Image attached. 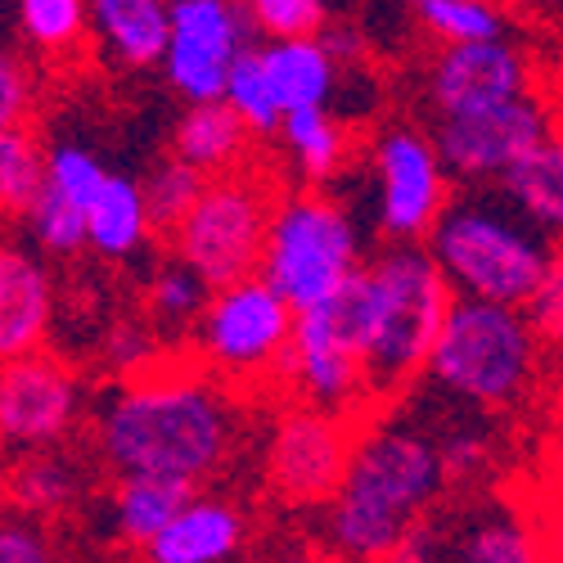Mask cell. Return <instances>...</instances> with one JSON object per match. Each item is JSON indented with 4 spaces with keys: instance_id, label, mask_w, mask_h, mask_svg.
I'll use <instances>...</instances> for the list:
<instances>
[{
    "instance_id": "obj_5",
    "label": "cell",
    "mask_w": 563,
    "mask_h": 563,
    "mask_svg": "<svg viewBox=\"0 0 563 563\" xmlns=\"http://www.w3.org/2000/svg\"><path fill=\"white\" fill-rule=\"evenodd\" d=\"M541 334L523 307L455 298L424 379L492 415L528 401L541 369Z\"/></svg>"
},
{
    "instance_id": "obj_2",
    "label": "cell",
    "mask_w": 563,
    "mask_h": 563,
    "mask_svg": "<svg viewBox=\"0 0 563 563\" xmlns=\"http://www.w3.org/2000/svg\"><path fill=\"white\" fill-rule=\"evenodd\" d=\"M240 424L230 397L190 365H145L100 406L96 446L118 478L203 483L230 460Z\"/></svg>"
},
{
    "instance_id": "obj_6",
    "label": "cell",
    "mask_w": 563,
    "mask_h": 563,
    "mask_svg": "<svg viewBox=\"0 0 563 563\" xmlns=\"http://www.w3.org/2000/svg\"><path fill=\"white\" fill-rule=\"evenodd\" d=\"M361 266V234L339 199L302 190L275 203L262 275L294 302V311L334 298Z\"/></svg>"
},
{
    "instance_id": "obj_36",
    "label": "cell",
    "mask_w": 563,
    "mask_h": 563,
    "mask_svg": "<svg viewBox=\"0 0 563 563\" xmlns=\"http://www.w3.org/2000/svg\"><path fill=\"white\" fill-rule=\"evenodd\" d=\"M0 563H55V545L32 514L0 519Z\"/></svg>"
},
{
    "instance_id": "obj_17",
    "label": "cell",
    "mask_w": 563,
    "mask_h": 563,
    "mask_svg": "<svg viewBox=\"0 0 563 563\" xmlns=\"http://www.w3.org/2000/svg\"><path fill=\"white\" fill-rule=\"evenodd\" d=\"M51 316L55 279L45 262L19 240H0V365L41 352Z\"/></svg>"
},
{
    "instance_id": "obj_29",
    "label": "cell",
    "mask_w": 563,
    "mask_h": 563,
    "mask_svg": "<svg viewBox=\"0 0 563 563\" xmlns=\"http://www.w3.org/2000/svg\"><path fill=\"white\" fill-rule=\"evenodd\" d=\"M415 23L442 45L455 41H496L505 36V14L496 0H406Z\"/></svg>"
},
{
    "instance_id": "obj_28",
    "label": "cell",
    "mask_w": 563,
    "mask_h": 563,
    "mask_svg": "<svg viewBox=\"0 0 563 563\" xmlns=\"http://www.w3.org/2000/svg\"><path fill=\"white\" fill-rule=\"evenodd\" d=\"M203 185L208 176L199 167H190L185 158L167 154L150 167V176L140 180V190H145V208H150V221H154V234H167L172 240V230L190 217V208L199 203L203 195Z\"/></svg>"
},
{
    "instance_id": "obj_41",
    "label": "cell",
    "mask_w": 563,
    "mask_h": 563,
    "mask_svg": "<svg viewBox=\"0 0 563 563\" xmlns=\"http://www.w3.org/2000/svg\"><path fill=\"white\" fill-rule=\"evenodd\" d=\"M0 492H5V474H0Z\"/></svg>"
},
{
    "instance_id": "obj_1",
    "label": "cell",
    "mask_w": 563,
    "mask_h": 563,
    "mask_svg": "<svg viewBox=\"0 0 563 563\" xmlns=\"http://www.w3.org/2000/svg\"><path fill=\"white\" fill-rule=\"evenodd\" d=\"M451 496L438 438L406 401L356 433L347 474L324 500V550L339 563H384Z\"/></svg>"
},
{
    "instance_id": "obj_33",
    "label": "cell",
    "mask_w": 563,
    "mask_h": 563,
    "mask_svg": "<svg viewBox=\"0 0 563 563\" xmlns=\"http://www.w3.org/2000/svg\"><path fill=\"white\" fill-rule=\"evenodd\" d=\"M45 185V154L36 150L32 131L0 126V212H27Z\"/></svg>"
},
{
    "instance_id": "obj_26",
    "label": "cell",
    "mask_w": 563,
    "mask_h": 563,
    "mask_svg": "<svg viewBox=\"0 0 563 563\" xmlns=\"http://www.w3.org/2000/svg\"><path fill=\"white\" fill-rule=\"evenodd\" d=\"M279 145H285L289 163L307 180H320V185L334 180L352 158V135H347V126L334 109L289 113L285 126H279Z\"/></svg>"
},
{
    "instance_id": "obj_38",
    "label": "cell",
    "mask_w": 563,
    "mask_h": 563,
    "mask_svg": "<svg viewBox=\"0 0 563 563\" xmlns=\"http://www.w3.org/2000/svg\"><path fill=\"white\" fill-rule=\"evenodd\" d=\"M32 109V77L14 51L0 45V126H23Z\"/></svg>"
},
{
    "instance_id": "obj_25",
    "label": "cell",
    "mask_w": 563,
    "mask_h": 563,
    "mask_svg": "<svg viewBox=\"0 0 563 563\" xmlns=\"http://www.w3.org/2000/svg\"><path fill=\"white\" fill-rule=\"evenodd\" d=\"M190 500H195V483L158 478V474H126L118 478V492H113L118 532L135 545H150Z\"/></svg>"
},
{
    "instance_id": "obj_14",
    "label": "cell",
    "mask_w": 563,
    "mask_h": 563,
    "mask_svg": "<svg viewBox=\"0 0 563 563\" xmlns=\"http://www.w3.org/2000/svg\"><path fill=\"white\" fill-rule=\"evenodd\" d=\"M81 415V384L45 352L0 365V451L27 455L64 446Z\"/></svg>"
},
{
    "instance_id": "obj_4",
    "label": "cell",
    "mask_w": 563,
    "mask_h": 563,
    "mask_svg": "<svg viewBox=\"0 0 563 563\" xmlns=\"http://www.w3.org/2000/svg\"><path fill=\"white\" fill-rule=\"evenodd\" d=\"M361 275L369 302L361 352L365 401L393 406L429 374V356L455 294L429 244H388L379 257L361 266Z\"/></svg>"
},
{
    "instance_id": "obj_37",
    "label": "cell",
    "mask_w": 563,
    "mask_h": 563,
    "mask_svg": "<svg viewBox=\"0 0 563 563\" xmlns=\"http://www.w3.org/2000/svg\"><path fill=\"white\" fill-rule=\"evenodd\" d=\"M528 316H532V324H537L541 343H545L550 352H563V253H559L554 271L545 275L541 294L528 302Z\"/></svg>"
},
{
    "instance_id": "obj_40",
    "label": "cell",
    "mask_w": 563,
    "mask_h": 563,
    "mask_svg": "<svg viewBox=\"0 0 563 563\" xmlns=\"http://www.w3.org/2000/svg\"><path fill=\"white\" fill-rule=\"evenodd\" d=\"M532 5H545V10H554V5H563V0H532Z\"/></svg>"
},
{
    "instance_id": "obj_39",
    "label": "cell",
    "mask_w": 563,
    "mask_h": 563,
    "mask_svg": "<svg viewBox=\"0 0 563 563\" xmlns=\"http://www.w3.org/2000/svg\"><path fill=\"white\" fill-rule=\"evenodd\" d=\"M262 563H339L330 550H311V545H279V550H271Z\"/></svg>"
},
{
    "instance_id": "obj_15",
    "label": "cell",
    "mask_w": 563,
    "mask_h": 563,
    "mask_svg": "<svg viewBox=\"0 0 563 563\" xmlns=\"http://www.w3.org/2000/svg\"><path fill=\"white\" fill-rule=\"evenodd\" d=\"M545 135H550L545 104L537 96H523V100L492 104L478 113L438 118L433 145L455 185H483V180H496L519 154L541 145Z\"/></svg>"
},
{
    "instance_id": "obj_13",
    "label": "cell",
    "mask_w": 563,
    "mask_h": 563,
    "mask_svg": "<svg viewBox=\"0 0 563 563\" xmlns=\"http://www.w3.org/2000/svg\"><path fill=\"white\" fill-rule=\"evenodd\" d=\"M352 446H356V433H352L347 415L298 406L279 419L275 433H271L266 483L285 505H298V509L324 505L347 474Z\"/></svg>"
},
{
    "instance_id": "obj_34",
    "label": "cell",
    "mask_w": 563,
    "mask_h": 563,
    "mask_svg": "<svg viewBox=\"0 0 563 563\" xmlns=\"http://www.w3.org/2000/svg\"><path fill=\"white\" fill-rule=\"evenodd\" d=\"M45 180H51L55 190H64L86 212L90 203H96L100 185L109 180V167L81 145H55L51 154H45Z\"/></svg>"
},
{
    "instance_id": "obj_27",
    "label": "cell",
    "mask_w": 563,
    "mask_h": 563,
    "mask_svg": "<svg viewBox=\"0 0 563 563\" xmlns=\"http://www.w3.org/2000/svg\"><path fill=\"white\" fill-rule=\"evenodd\" d=\"M145 294H150V316H154V324H158V330H167V334L195 330L199 316H203V307L212 302V285H208V279H203L190 262H180L176 253L150 275Z\"/></svg>"
},
{
    "instance_id": "obj_20",
    "label": "cell",
    "mask_w": 563,
    "mask_h": 563,
    "mask_svg": "<svg viewBox=\"0 0 563 563\" xmlns=\"http://www.w3.org/2000/svg\"><path fill=\"white\" fill-rule=\"evenodd\" d=\"M90 36L122 68L163 64L172 36V0H90Z\"/></svg>"
},
{
    "instance_id": "obj_24",
    "label": "cell",
    "mask_w": 563,
    "mask_h": 563,
    "mask_svg": "<svg viewBox=\"0 0 563 563\" xmlns=\"http://www.w3.org/2000/svg\"><path fill=\"white\" fill-rule=\"evenodd\" d=\"M77 492H81V464L64 446L14 455L10 474H5V496L14 500L19 514H32V519L68 509L77 500Z\"/></svg>"
},
{
    "instance_id": "obj_8",
    "label": "cell",
    "mask_w": 563,
    "mask_h": 563,
    "mask_svg": "<svg viewBox=\"0 0 563 563\" xmlns=\"http://www.w3.org/2000/svg\"><path fill=\"white\" fill-rule=\"evenodd\" d=\"M365 275L356 271L347 285L307 311H298L294 324V343L285 356V379L294 384V393L302 397V406L330 410V415H347L356 419L365 401V369H361V352H365Z\"/></svg>"
},
{
    "instance_id": "obj_10",
    "label": "cell",
    "mask_w": 563,
    "mask_h": 563,
    "mask_svg": "<svg viewBox=\"0 0 563 563\" xmlns=\"http://www.w3.org/2000/svg\"><path fill=\"white\" fill-rule=\"evenodd\" d=\"M451 199V172L433 135L415 126H384L374 135V221L388 244L429 240Z\"/></svg>"
},
{
    "instance_id": "obj_9",
    "label": "cell",
    "mask_w": 563,
    "mask_h": 563,
    "mask_svg": "<svg viewBox=\"0 0 563 563\" xmlns=\"http://www.w3.org/2000/svg\"><path fill=\"white\" fill-rule=\"evenodd\" d=\"M294 324H298L294 302L257 271L240 279V285L212 289V302L195 324V343L212 374L262 379L271 369H285Z\"/></svg>"
},
{
    "instance_id": "obj_11",
    "label": "cell",
    "mask_w": 563,
    "mask_h": 563,
    "mask_svg": "<svg viewBox=\"0 0 563 563\" xmlns=\"http://www.w3.org/2000/svg\"><path fill=\"white\" fill-rule=\"evenodd\" d=\"M249 36L253 14L244 0H172V36L163 55L167 86L190 104L221 100L230 68L253 45Z\"/></svg>"
},
{
    "instance_id": "obj_35",
    "label": "cell",
    "mask_w": 563,
    "mask_h": 563,
    "mask_svg": "<svg viewBox=\"0 0 563 563\" xmlns=\"http://www.w3.org/2000/svg\"><path fill=\"white\" fill-rule=\"evenodd\" d=\"M244 5L253 14V27L271 41L320 36L330 23V0H244Z\"/></svg>"
},
{
    "instance_id": "obj_18",
    "label": "cell",
    "mask_w": 563,
    "mask_h": 563,
    "mask_svg": "<svg viewBox=\"0 0 563 563\" xmlns=\"http://www.w3.org/2000/svg\"><path fill=\"white\" fill-rule=\"evenodd\" d=\"M249 523L221 496H195L176 519L145 545L150 563H230L244 550Z\"/></svg>"
},
{
    "instance_id": "obj_12",
    "label": "cell",
    "mask_w": 563,
    "mask_h": 563,
    "mask_svg": "<svg viewBox=\"0 0 563 563\" xmlns=\"http://www.w3.org/2000/svg\"><path fill=\"white\" fill-rule=\"evenodd\" d=\"M424 528L438 563H550L532 514L500 492H451Z\"/></svg>"
},
{
    "instance_id": "obj_19",
    "label": "cell",
    "mask_w": 563,
    "mask_h": 563,
    "mask_svg": "<svg viewBox=\"0 0 563 563\" xmlns=\"http://www.w3.org/2000/svg\"><path fill=\"white\" fill-rule=\"evenodd\" d=\"M266 77L275 90L279 113H307V109H330L339 96L343 68L330 55L320 36H289V41H266L262 45Z\"/></svg>"
},
{
    "instance_id": "obj_22",
    "label": "cell",
    "mask_w": 563,
    "mask_h": 563,
    "mask_svg": "<svg viewBox=\"0 0 563 563\" xmlns=\"http://www.w3.org/2000/svg\"><path fill=\"white\" fill-rule=\"evenodd\" d=\"M249 140H253L249 122L225 100H212V104L185 109V118L172 131V154L199 167L203 176H225V172H240V163L249 158Z\"/></svg>"
},
{
    "instance_id": "obj_21",
    "label": "cell",
    "mask_w": 563,
    "mask_h": 563,
    "mask_svg": "<svg viewBox=\"0 0 563 563\" xmlns=\"http://www.w3.org/2000/svg\"><path fill=\"white\" fill-rule=\"evenodd\" d=\"M496 185L509 195V203L519 208L532 225H541L550 240L563 249V135H545L541 145L514 158Z\"/></svg>"
},
{
    "instance_id": "obj_7",
    "label": "cell",
    "mask_w": 563,
    "mask_h": 563,
    "mask_svg": "<svg viewBox=\"0 0 563 563\" xmlns=\"http://www.w3.org/2000/svg\"><path fill=\"white\" fill-rule=\"evenodd\" d=\"M271 185L253 172H225L203 185L199 203L172 230V253L190 262L212 289L240 285L262 271L266 234L275 217Z\"/></svg>"
},
{
    "instance_id": "obj_30",
    "label": "cell",
    "mask_w": 563,
    "mask_h": 563,
    "mask_svg": "<svg viewBox=\"0 0 563 563\" xmlns=\"http://www.w3.org/2000/svg\"><path fill=\"white\" fill-rule=\"evenodd\" d=\"M19 27L41 55H68L90 32V0H14Z\"/></svg>"
},
{
    "instance_id": "obj_42",
    "label": "cell",
    "mask_w": 563,
    "mask_h": 563,
    "mask_svg": "<svg viewBox=\"0 0 563 563\" xmlns=\"http://www.w3.org/2000/svg\"><path fill=\"white\" fill-rule=\"evenodd\" d=\"M550 563H563V554H559V559H550Z\"/></svg>"
},
{
    "instance_id": "obj_31",
    "label": "cell",
    "mask_w": 563,
    "mask_h": 563,
    "mask_svg": "<svg viewBox=\"0 0 563 563\" xmlns=\"http://www.w3.org/2000/svg\"><path fill=\"white\" fill-rule=\"evenodd\" d=\"M221 100L249 122L253 135H279V126H285V113H279L271 77H266L262 45H249V51L240 55V64L230 68V81H225Z\"/></svg>"
},
{
    "instance_id": "obj_32",
    "label": "cell",
    "mask_w": 563,
    "mask_h": 563,
    "mask_svg": "<svg viewBox=\"0 0 563 563\" xmlns=\"http://www.w3.org/2000/svg\"><path fill=\"white\" fill-rule=\"evenodd\" d=\"M23 225H27V234H32V244L45 249V253H55V257H73L81 244H90L86 212H81L64 190H55L51 180L41 185V195H36L32 208L23 212Z\"/></svg>"
},
{
    "instance_id": "obj_3",
    "label": "cell",
    "mask_w": 563,
    "mask_h": 563,
    "mask_svg": "<svg viewBox=\"0 0 563 563\" xmlns=\"http://www.w3.org/2000/svg\"><path fill=\"white\" fill-rule=\"evenodd\" d=\"M429 253L455 298L528 311L563 249L509 203L496 180H483L451 190L438 225L429 230Z\"/></svg>"
},
{
    "instance_id": "obj_16",
    "label": "cell",
    "mask_w": 563,
    "mask_h": 563,
    "mask_svg": "<svg viewBox=\"0 0 563 563\" xmlns=\"http://www.w3.org/2000/svg\"><path fill=\"white\" fill-rule=\"evenodd\" d=\"M523 96H532V73L523 51L505 36L442 45L429 64V104L438 109V118L478 113Z\"/></svg>"
},
{
    "instance_id": "obj_23",
    "label": "cell",
    "mask_w": 563,
    "mask_h": 563,
    "mask_svg": "<svg viewBox=\"0 0 563 563\" xmlns=\"http://www.w3.org/2000/svg\"><path fill=\"white\" fill-rule=\"evenodd\" d=\"M86 234H90V249H96L100 257H113V262L131 257L140 244H150L154 221H150L140 180H131L122 172H109L96 203L86 208Z\"/></svg>"
}]
</instances>
